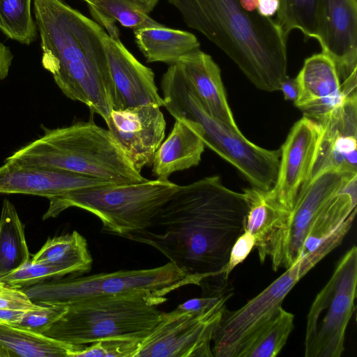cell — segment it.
Here are the masks:
<instances>
[{"instance_id": "obj_1", "label": "cell", "mask_w": 357, "mask_h": 357, "mask_svg": "<svg viewBox=\"0 0 357 357\" xmlns=\"http://www.w3.org/2000/svg\"><path fill=\"white\" fill-rule=\"evenodd\" d=\"M245 194L227 188L218 176L178 190L146 229L125 238L150 245L198 280L202 296L225 294V272L236 239L245 231Z\"/></svg>"}, {"instance_id": "obj_2", "label": "cell", "mask_w": 357, "mask_h": 357, "mask_svg": "<svg viewBox=\"0 0 357 357\" xmlns=\"http://www.w3.org/2000/svg\"><path fill=\"white\" fill-rule=\"evenodd\" d=\"M33 9L43 68L66 97L107 122L112 105L104 28L64 0H33Z\"/></svg>"}, {"instance_id": "obj_3", "label": "cell", "mask_w": 357, "mask_h": 357, "mask_svg": "<svg viewBox=\"0 0 357 357\" xmlns=\"http://www.w3.org/2000/svg\"><path fill=\"white\" fill-rule=\"evenodd\" d=\"M187 26L224 52L257 89L280 91L288 36L275 20L243 10L239 0H167Z\"/></svg>"}, {"instance_id": "obj_4", "label": "cell", "mask_w": 357, "mask_h": 357, "mask_svg": "<svg viewBox=\"0 0 357 357\" xmlns=\"http://www.w3.org/2000/svg\"><path fill=\"white\" fill-rule=\"evenodd\" d=\"M44 130L40 137L20 148L6 160L73 172L118 184L147 180L134 168L109 130L91 120Z\"/></svg>"}, {"instance_id": "obj_5", "label": "cell", "mask_w": 357, "mask_h": 357, "mask_svg": "<svg viewBox=\"0 0 357 357\" xmlns=\"http://www.w3.org/2000/svg\"><path fill=\"white\" fill-rule=\"evenodd\" d=\"M163 106L174 118L200 126L204 145L235 167L251 187L269 191L278 174L280 149L268 150L250 142L235 130L211 116L184 75L180 64L170 65L160 83Z\"/></svg>"}, {"instance_id": "obj_6", "label": "cell", "mask_w": 357, "mask_h": 357, "mask_svg": "<svg viewBox=\"0 0 357 357\" xmlns=\"http://www.w3.org/2000/svg\"><path fill=\"white\" fill-rule=\"evenodd\" d=\"M167 300L146 291L91 297L68 304L64 314L43 334L80 346L110 338L142 341L160 320L156 306Z\"/></svg>"}, {"instance_id": "obj_7", "label": "cell", "mask_w": 357, "mask_h": 357, "mask_svg": "<svg viewBox=\"0 0 357 357\" xmlns=\"http://www.w3.org/2000/svg\"><path fill=\"white\" fill-rule=\"evenodd\" d=\"M168 178H157L131 184H110L71 190L48 198L43 219L58 216L70 207L93 213L102 231L126 237L149 227L155 215L178 190Z\"/></svg>"}, {"instance_id": "obj_8", "label": "cell", "mask_w": 357, "mask_h": 357, "mask_svg": "<svg viewBox=\"0 0 357 357\" xmlns=\"http://www.w3.org/2000/svg\"><path fill=\"white\" fill-rule=\"evenodd\" d=\"M198 284L197 280L185 275L169 261L152 268L56 278L21 289L38 305H68L93 296L134 291L165 297L182 287Z\"/></svg>"}, {"instance_id": "obj_9", "label": "cell", "mask_w": 357, "mask_h": 357, "mask_svg": "<svg viewBox=\"0 0 357 357\" xmlns=\"http://www.w3.org/2000/svg\"><path fill=\"white\" fill-rule=\"evenodd\" d=\"M355 213L316 249L294 264L241 308L230 311L225 306L213 337L212 352L215 357H236L243 341L281 304L291 289L319 261L338 246L349 232Z\"/></svg>"}, {"instance_id": "obj_10", "label": "cell", "mask_w": 357, "mask_h": 357, "mask_svg": "<svg viewBox=\"0 0 357 357\" xmlns=\"http://www.w3.org/2000/svg\"><path fill=\"white\" fill-rule=\"evenodd\" d=\"M357 248L353 246L337 263L330 280L317 294L307 316L305 357H340L345 333L355 310Z\"/></svg>"}, {"instance_id": "obj_11", "label": "cell", "mask_w": 357, "mask_h": 357, "mask_svg": "<svg viewBox=\"0 0 357 357\" xmlns=\"http://www.w3.org/2000/svg\"><path fill=\"white\" fill-rule=\"evenodd\" d=\"M355 176L357 173L326 171L302 188L284 225L258 251L261 263L268 257L275 271L294 264L318 212Z\"/></svg>"}, {"instance_id": "obj_12", "label": "cell", "mask_w": 357, "mask_h": 357, "mask_svg": "<svg viewBox=\"0 0 357 357\" xmlns=\"http://www.w3.org/2000/svg\"><path fill=\"white\" fill-rule=\"evenodd\" d=\"M226 301L197 311L162 312L135 357H213L211 342Z\"/></svg>"}, {"instance_id": "obj_13", "label": "cell", "mask_w": 357, "mask_h": 357, "mask_svg": "<svg viewBox=\"0 0 357 357\" xmlns=\"http://www.w3.org/2000/svg\"><path fill=\"white\" fill-rule=\"evenodd\" d=\"M106 123L112 137L137 172L152 165L165 137L166 121L159 105L149 103L112 109Z\"/></svg>"}, {"instance_id": "obj_14", "label": "cell", "mask_w": 357, "mask_h": 357, "mask_svg": "<svg viewBox=\"0 0 357 357\" xmlns=\"http://www.w3.org/2000/svg\"><path fill=\"white\" fill-rule=\"evenodd\" d=\"M317 122L320 135L308 179L302 188L326 171L357 173V97L347 98Z\"/></svg>"}, {"instance_id": "obj_15", "label": "cell", "mask_w": 357, "mask_h": 357, "mask_svg": "<svg viewBox=\"0 0 357 357\" xmlns=\"http://www.w3.org/2000/svg\"><path fill=\"white\" fill-rule=\"evenodd\" d=\"M320 131L317 121L303 116L291 127L280 149L277 181L267 193L289 212L308 179Z\"/></svg>"}, {"instance_id": "obj_16", "label": "cell", "mask_w": 357, "mask_h": 357, "mask_svg": "<svg viewBox=\"0 0 357 357\" xmlns=\"http://www.w3.org/2000/svg\"><path fill=\"white\" fill-rule=\"evenodd\" d=\"M102 40L109 67L112 109L149 103L163 106L153 70L140 63L121 40L105 31Z\"/></svg>"}, {"instance_id": "obj_17", "label": "cell", "mask_w": 357, "mask_h": 357, "mask_svg": "<svg viewBox=\"0 0 357 357\" xmlns=\"http://www.w3.org/2000/svg\"><path fill=\"white\" fill-rule=\"evenodd\" d=\"M319 36L342 84L357 70V1L322 0Z\"/></svg>"}, {"instance_id": "obj_18", "label": "cell", "mask_w": 357, "mask_h": 357, "mask_svg": "<svg viewBox=\"0 0 357 357\" xmlns=\"http://www.w3.org/2000/svg\"><path fill=\"white\" fill-rule=\"evenodd\" d=\"M295 79L298 88L295 106L317 121L347 99L335 63L322 52L307 58Z\"/></svg>"}, {"instance_id": "obj_19", "label": "cell", "mask_w": 357, "mask_h": 357, "mask_svg": "<svg viewBox=\"0 0 357 357\" xmlns=\"http://www.w3.org/2000/svg\"><path fill=\"white\" fill-rule=\"evenodd\" d=\"M114 183L73 172L6 160L0 167L1 194L31 195L48 199L71 190Z\"/></svg>"}, {"instance_id": "obj_20", "label": "cell", "mask_w": 357, "mask_h": 357, "mask_svg": "<svg viewBox=\"0 0 357 357\" xmlns=\"http://www.w3.org/2000/svg\"><path fill=\"white\" fill-rule=\"evenodd\" d=\"M178 63L206 112L230 128L239 130L227 99L220 69L212 57L199 50L184 56Z\"/></svg>"}, {"instance_id": "obj_21", "label": "cell", "mask_w": 357, "mask_h": 357, "mask_svg": "<svg viewBox=\"0 0 357 357\" xmlns=\"http://www.w3.org/2000/svg\"><path fill=\"white\" fill-rule=\"evenodd\" d=\"M171 132L157 149L152 172L160 178H168L174 172L197 166L204 151L202 130L197 123L176 118Z\"/></svg>"}, {"instance_id": "obj_22", "label": "cell", "mask_w": 357, "mask_h": 357, "mask_svg": "<svg viewBox=\"0 0 357 357\" xmlns=\"http://www.w3.org/2000/svg\"><path fill=\"white\" fill-rule=\"evenodd\" d=\"M136 44L149 63H177L185 55L200 50V43L192 33L162 26L134 31Z\"/></svg>"}, {"instance_id": "obj_23", "label": "cell", "mask_w": 357, "mask_h": 357, "mask_svg": "<svg viewBox=\"0 0 357 357\" xmlns=\"http://www.w3.org/2000/svg\"><path fill=\"white\" fill-rule=\"evenodd\" d=\"M85 347L67 344L8 324H0V357H75Z\"/></svg>"}, {"instance_id": "obj_24", "label": "cell", "mask_w": 357, "mask_h": 357, "mask_svg": "<svg viewBox=\"0 0 357 357\" xmlns=\"http://www.w3.org/2000/svg\"><path fill=\"white\" fill-rule=\"evenodd\" d=\"M356 183L355 176L318 212L309 227L301 258L316 249L356 211Z\"/></svg>"}, {"instance_id": "obj_25", "label": "cell", "mask_w": 357, "mask_h": 357, "mask_svg": "<svg viewBox=\"0 0 357 357\" xmlns=\"http://www.w3.org/2000/svg\"><path fill=\"white\" fill-rule=\"evenodd\" d=\"M294 316L280 306L241 344L236 357H275L294 328Z\"/></svg>"}, {"instance_id": "obj_26", "label": "cell", "mask_w": 357, "mask_h": 357, "mask_svg": "<svg viewBox=\"0 0 357 357\" xmlns=\"http://www.w3.org/2000/svg\"><path fill=\"white\" fill-rule=\"evenodd\" d=\"M30 260L24 225L13 204L5 199L0 215V280Z\"/></svg>"}, {"instance_id": "obj_27", "label": "cell", "mask_w": 357, "mask_h": 357, "mask_svg": "<svg viewBox=\"0 0 357 357\" xmlns=\"http://www.w3.org/2000/svg\"><path fill=\"white\" fill-rule=\"evenodd\" d=\"M31 261L63 266L73 275L89 273L93 264L87 241L77 231L48 238Z\"/></svg>"}, {"instance_id": "obj_28", "label": "cell", "mask_w": 357, "mask_h": 357, "mask_svg": "<svg viewBox=\"0 0 357 357\" xmlns=\"http://www.w3.org/2000/svg\"><path fill=\"white\" fill-rule=\"evenodd\" d=\"M248 204L245 231L252 234L255 245L266 241L284 225L289 212L269 197L267 191L252 187L243 189Z\"/></svg>"}, {"instance_id": "obj_29", "label": "cell", "mask_w": 357, "mask_h": 357, "mask_svg": "<svg viewBox=\"0 0 357 357\" xmlns=\"http://www.w3.org/2000/svg\"><path fill=\"white\" fill-rule=\"evenodd\" d=\"M322 0H279L275 20L287 36L294 29L319 40Z\"/></svg>"}, {"instance_id": "obj_30", "label": "cell", "mask_w": 357, "mask_h": 357, "mask_svg": "<svg viewBox=\"0 0 357 357\" xmlns=\"http://www.w3.org/2000/svg\"><path fill=\"white\" fill-rule=\"evenodd\" d=\"M32 0H0V31L11 40L30 45L37 25L31 14Z\"/></svg>"}, {"instance_id": "obj_31", "label": "cell", "mask_w": 357, "mask_h": 357, "mask_svg": "<svg viewBox=\"0 0 357 357\" xmlns=\"http://www.w3.org/2000/svg\"><path fill=\"white\" fill-rule=\"evenodd\" d=\"M89 6L118 21L134 31L161 25L133 0H84Z\"/></svg>"}, {"instance_id": "obj_32", "label": "cell", "mask_w": 357, "mask_h": 357, "mask_svg": "<svg viewBox=\"0 0 357 357\" xmlns=\"http://www.w3.org/2000/svg\"><path fill=\"white\" fill-rule=\"evenodd\" d=\"M68 274H72L71 271L66 267L30 260L0 280L10 287L22 289Z\"/></svg>"}, {"instance_id": "obj_33", "label": "cell", "mask_w": 357, "mask_h": 357, "mask_svg": "<svg viewBox=\"0 0 357 357\" xmlns=\"http://www.w3.org/2000/svg\"><path fill=\"white\" fill-rule=\"evenodd\" d=\"M140 340L127 338H110L86 346L75 357H135Z\"/></svg>"}, {"instance_id": "obj_34", "label": "cell", "mask_w": 357, "mask_h": 357, "mask_svg": "<svg viewBox=\"0 0 357 357\" xmlns=\"http://www.w3.org/2000/svg\"><path fill=\"white\" fill-rule=\"evenodd\" d=\"M66 304L41 305L39 309L26 311L13 326L43 334L67 311Z\"/></svg>"}, {"instance_id": "obj_35", "label": "cell", "mask_w": 357, "mask_h": 357, "mask_svg": "<svg viewBox=\"0 0 357 357\" xmlns=\"http://www.w3.org/2000/svg\"><path fill=\"white\" fill-rule=\"evenodd\" d=\"M41 307L33 303L21 289L14 288L0 280V310L29 311Z\"/></svg>"}, {"instance_id": "obj_36", "label": "cell", "mask_w": 357, "mask_h": 357, "mask_svg": "<svg viewBox=\"0 0 357 357\" xmlns=\"http://www.w3.org/2000/svg\"><path fill=\"white\" fill-rule=\"evenodd\" d=\"M255 245V236L247 231H245L236 239L231 247L229 260L225 268V275L227 280L233 269L247 258Z\"/></svg>"}, {"instance_id": "obj_37", "label": "cell", "mask_w": 357, "mask_h": 357, "mask_svg": "<svg viewBox=\"0 0 357 357\" xmlns=\"http://www.w3.org/2000/svg\"><path fill=\"white\" fill-rule=\"evenodd\" d=\"M231 294H222L213 296H201L192 298L180 304L172 310L176 313H183L189 311H197L212 307L223 301H227Z\"/></svg>"}, {"instance_id": "obj_38", "label": "cell", "mask_w": 357, "mask_h": 357, "mask_svg": "<svg viewBox=\"0 0 357 357\" xmlns=\"http://www.w3.org/2000/svg\"><path fill=\"white\" fill-rule=\"evenodd\" d=\"M89 6L91 14L93 16L96 22L107 29L110 37L115 40H120L119 30L114 24L115 20L93 6Z\"/></svg>"}, {"instance_id": "obj_39", "label": "cell", "mask_w": 357, "mask_h": 357, "mask_svg": "<svg viewBox=\"0 0 357 357\" xmlns=\"http://www.w3.org/2000/svg\"><path fill=\"white\" fill-rule=\"evenodd\" d=\"M13 59L10 48L0 41V81L8 76Z\"/></svg>"}, {"instance_id": "obj_40", "label": "cell", "mask_w": 357, "mask_h": 357, "mask_svg": "<svg viewBox=\"0 0 357 357\" xmlns=\"http://www.w3.org/2000/svg\"><path fill=\"white\" fill-rule=\"evenodd\" d=\"M280 91L282 92L285 100L294 102L298 93V88L296 79L287 75L280 84Z\"/></svg>"}, {"instance_id": "obj_41", "label": "cell", "mask_w": 357, "mask_h": 357, "mask_svg": "<svg viewBox=\"0 0 357 357\" xmlns=\"http://www.w3.org/2000/svg\"><path fill=\"white\" fill-rule=\"evenodd\" d=\"M257 12L265 17H271L278 11L279 0H257Z\"/></svg>"}, {"instance_id": "obj_42", "label": "cell", "mask_w": 357, "mask_h": 357, "mask_svg": "<svg viewBox=\"0 0 357 357\" xmlns=\"http://www.w3.org/2000/svg\"><path fill=\"white\" fill-rule=\"evenodd\" d=\"M25 312L15 310H0V324L13 325L21 319Z\"/></svg>"}, {"instance_id": "obj_43", "label": "cell", "mask_w": 357, "mask_h": 357, "mask_svg": "<svg viewBox=\"0 0 357 357\" xmlns=\"http://www.w3.org/2000/svg\"><path fill=\"white\" fill-rule=\"evenodd\" d=\"M240 4L243 10L249 13L257 12V0H239ZM258 13V12H257Z\"/></svg>"}, {"instance_id": "obj_44", "label": "cell", "mask_w": 357, "mask_h": 357, "mask_svg": "<svg viewBox=\"0 0 357 357\" xmlns=\"http://www.w3.org/2000/svg\"><path fill=\"white\" fill-rule=\"evenodd\" d=\"M137 2L142 8L147 13H151L155 6L157 5L158 0H133Z\"/></svg>"}, {"instance_id": "obj_45", "label": "cell", "mask_w": 357, "mask_h": 357, "mask_svg": "<svg viewBox=\"0 0 357 357\" xmlns=\"http://www.w3.org/2000/svg\"><path fill=\"white\" fill-rule=\"evenodd\" d=\"M82 1H84V0H82Z\"/></svg>"}]
</instances>
